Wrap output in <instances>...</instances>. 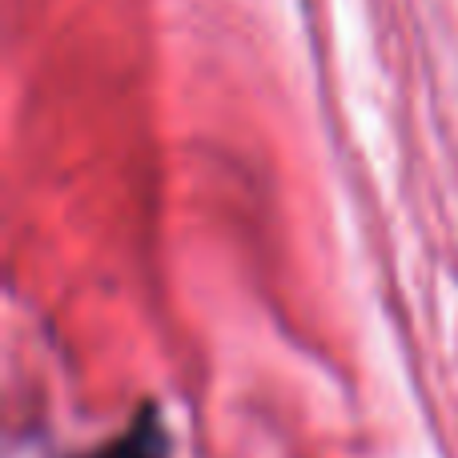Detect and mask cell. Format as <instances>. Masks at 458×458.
<instances>
[{
  "mask_svg": "<svg viewBox=\"0 0 458 458\" xmlns=\"http://www.w3.org/2000/svg\"><path fill=\"white\" fill-rule=\"evenodd\" d=\"M161 454H165V427L145 411L133 430H125L117 443L105 446L97 458H161Z\"/></svg>",
  "mask_w": 458,
  "mask_h": 458,
  "instance_id": "6da1fadb",
  "label": "cell"
}]
</instances>
